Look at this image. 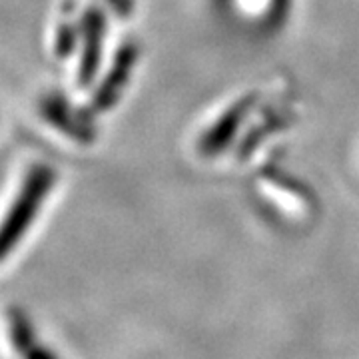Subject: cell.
I'll list each match as a JSON object with an SVG mask.
<instances>
[{
  "instance_id": "cell-3",
  "label": "cell",
  "mask_w": 359,
  "mask_h": 359,
  "mask_svg": "<svg viewBox=\"0 0 359 359\" xmlns=\"http://www.w3.org/2000/svg\"><path fill=\"white\" fill-rule=\"evenodd\" d=\"M245 110V104H238L236 108H231L230 114H226L222 120H219L218 124L214 126V130L210 132V136H205L204 138V148L205 150H210V152H216L218 148H222L224 144L222 142H226L231 136V132H233V124L236 122H240L242 120V116H244Z\"/></svg>"
},
{
  "instance_id": "cell-4",
  "label": "cell",
  "mask_w": 359,
  "mask_h": 359,
  "mask_svg": "<svg viewBox=\"0 0 359 359\" xmlns=\"http://www.w3.org/2000/svg\"><path fill=\"white\" fill-rule=\"evenodd\" d=\"M132 62H134V50H124V54L120 56V62H118V66H116L114 76L110 74L108 82L104 84L102 94H100V100H102V104H108L112 98H114V94L120 90L122 82H124V80H120V78H126V74H130Z\"/></svg>"
},
{
  "instance_id": "cell-2",
  "label": "cell",
  "mask_w": 359,
  "mask_h": 359,
  "mask_svg": "<svg viewBox=\"0 0 359 359\" xmlns=\"http://www.w3.org/2000/svg\"><path fill=\"white\" fill-rule=\"evenodd\" d=\"M11 341L18 355L22 359H60L50 347L42 346L36 337L34 325L26 318L22 311L13 309L11 311Z\"/></svg>"
},
{
  "instance_id": "cell-1",
  "label": "cell",
  "mask_w": 359,
  "mask_h": 359,
  "mask_svg": "<svg viewBox=\"0 0 359 359\" xmlns=\"http://www.w3.org/2000/svg\"><path fill=\"white\" fill-rule=\"evenodd\" d=\"M52 182H54V174H52V170L44 166L34 168L28 174L25 186L20 190V196L14 202L13 210L2 228V238H0L2 240V248H0L2 257L8 256L14 245L20 242L22 233L30 226V222L36 216L39 208L44 202L46 194L50 192Z\"/></svg>"
}]
</instances>
